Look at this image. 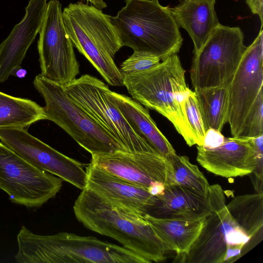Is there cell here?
Masks as SVG:
<instances>
[{"mask_svg": "<svg viewBox=\"0 0 263 263\" xmlns=\"http://www.w3.org/2000/svg\"><path fill=\"white\" fill-rule=\"evenodd\" d=\"M41 75L64 87L80 72L72 43L64 24L58 0L47 3L37 43Z\"/></svg>", "mask_w": 263, "mask_h": 263, "instance_id": "8fae6325", "label": "cell"}, {"mask_svg": "<svg viewBox=\"0 0 263 263\" xmlns=\"http://www.w3.org/2000/svg\"><path fill=\"white\" fill-rule=\"evenodd\" d=\"M108 96L134 130L156 152L165 159L176 154L173 146L158 128L146 107L127 96L110 89Z\"/></svg>", "mask_w": 263, "mask_h": 263, "instance_id": "d6986e66", "label": "cell"}, {"mask_svg": "<svg viewBox=\"0 0 263 263\" xmlns=\"http://www.w3.org/2000/svg\"><path fill=\"white\" fill-rule=\"evenodd\" d=\"M263 85V31L247 47L229 84L228 123L233 137H239L246 117Z\"/></svg>", "mask_w": 263, "mask_h": 263, "instance_id": "4fadbf2b", "label": "cell"}, {"mask_svg": "<svg viewBox=\"0 0 263 263\" xmlns=\"http://www.w3.org/2000/svg\"><path fill=\"white\" fill-rule=\"evenodd\" d=\"M210 213L183 261L224 263L235 261L244 254L250 238L228 210L222 187L210 185L208 195Z\"/></svg>", "mask_w": 263, "mask_h": 263, "instance_id": "52a82bcc", "label": "cell"}, {"mask_svg": "<svg viewBox=\"0 0 263 263\" xmlns=\"http://www.w3.org/2000/svg\"><path fill=\"white\" fill-rule=\"evenodd\" d=\"M182 108L188 126L194 137L195 145H203L207 130L195 91L190 90L183 101Z\"/></svg>", "mask_w": 263, "mask_h": 263, "instance_id": "484cf974", "label": "cell"}, {"mask_svg": "<svg viewBox=\"0 0 263 263\" xmlns=\"http://www.w3.org/2000/svg\"><path fill=\"white\" fill-rule=\"evenodd\" d=\"M26 73V70L22 68L21 66L14 69L12 72L11 75L20 78H22L25 77Z\"/></svg>", "mask_w": 263, "mask_h": 263, "instance_id": "1f68e13d", "label": "cell"}, {"mask_svg": "<svg viewBox=\"0 0 263 263\" xmlns=\"http://www.w3.org/2000/svg\"><path fill=\"white\" fill-rule=\"evenodd\" d=\"M216 0H183L170 8L179 26L185 29L198 52L215 28L220 24L215 10Z\"/></svg>", "mask_w": 263, "mask_h": 263, "instance_id": "ac0fdd59", "label": "cell"}, {"mask_svg": "<svg viewBox=\"0 0 263 263\" xmlns=\"http://www.w3.org/2000/svg\"><path fill=\"white\" fill-rule=\"evenodd\" d=\"M64 88L72 100L118 141L127 152H157L132 128L109 98V88L103 81L86 74Z\"/></svg>", "mask_w": 263, "mask_h": 263, "instance_id": "9c48e42d", "label": "cell"}, {"mask_svg": "<svg viewBox=\"0 0 263 263\" xmlns=\"http://www.w3.org/2000/svg\"><path fill=\"white\" fill-rule=\"evenodd\" d=\"M86 187L115 203L144 216L150 215L157 197L147 188L114 175L91 163L86 167Z\"/></svg>", "mask_w": 263, "mask_h": 263, "instance_id": "2e32d148", "label": "cell"}, {"mask_svg": "<svg viewBox=\"0 0 263 263\" xmlns=\"http://www.w3.org/2000/svg\"><path fill=\"white\" fill-rule=\"evenodd\" d=\"M90 3L92 5L100 10L106 7V3L103 0H83Z\"/></svg>", "mask_w": 263, "mask_h": 263, "instance_id": "4dcf8cb0", "label": "cell"}, {"mask_svg": "<svg viewBox=\"0 0 263 263\" xmlns=\"http://www.w3.org/2000/svg\"><path fill=\"white\" fill-rule=\"evenodd\" d=\"M239 27L219 24L194 53L190 77L194 91L229 85L247 48Z\"/></svg>", "mask_w": 263, "mask_h": 263, "instance_id": "ba28073f", "label": "cell"}, {"mask_svg": "<svg viewBox=\"0 0 263 263\" xmlns=\"http://www.w3.org/2000/svg\"><path fill=\"white\" fill-rule=\"evenodd\" d=\"M156 196V204L149 215L156 218L203 217L211 212L208 197L180 185L167 183L163 194Z\"/></svg>", "mask_w": 263, "mask_h": 263, "instance_id": "ffe728a7", "label": "cell"}, {"mask_svg": "<svg viewBox=\"0 0 263 263\" xmlns=\"http://www.w3.org/2000/svg\"><path fill=\"white\" fill-rule=\"evenodd\" d=\"M252 12L259 16L261 22V28L262 27L263 0H246Z\"/></svg>", "mask_w": 263, "mask_h": 263, "instance_id": "f546056e", "label": "cell"}, {"mask_svg": "<svg viewBox=\"0 0 263 263\" xmlns=\"http://www.w3.org/2000/svg\"><path fill=\"white\" fill-rule=\"evenodd\" d=\"M42 120L46 116L35 102L0 91V128H26Z\"/></svg>", "mask_w": 263, "mask_h": 263, "instance_id": "603a6c76", "label": "cell"}, {"mask_svg": "<svg viewBox=\"0 0 263 263\" xmlns=\"http://www.w3.org/2000/svg\"><path fill=\"white\" fill-rule=\"evenodd\" d=\"M62 179L25 160L0 142V189L13 203L37 209L55 197Z\"/></svg>", "mask_w": 263, "mask_h": 263, "instance_id": "30bf717a", "label": "cell"}, {"mask_svg": "<svg viewBox=\"0 0 263 263\" xmlns=\"http://www.w3.org/2000/svg\"><path fill=\"white\" fill-rule=\"evenodd\" d=\"M263 90L250 108L239 137L251 138L263 135Z\"/></svg>", "mask_w": 263, "mask_h": 263, "instance_id": "4316f807", "label": "cell"}, {"mask_svg": "<svg viewBox=\"0 0 263 263\" xmlns=\"http://www.w3.org/2000/svg\"><path fill=\"white\" fill-rule=\"evenodd\" d=\"M33 84L45 101V106L43 108L47 120L61 127L91 155L126 151L72 100L63 86L41 73L35 76Z\"/></svg>", "mask_w": 263, "mask_h": 263, "instance_id": "8992f818", "label": "cell"}, {"mask_svg": "<svg viewBox=\"0 0 263 263\" xmlns=\"http://www.w3.org/2000/svg\"><path fill=\"white\" fill-rule=\"evenodd\" d=\"M226 206L238 226L250 238L246 253L262 239L263 194L237 196Z\"/></svg>", "mask_w": 263, "mask_h": 263, "instance_id": "7402d4cb", "label": "cell"}, {"mask_svg": "<svg viewBox=\"0 0 263 263\" xmlns=\"http://www.w3.org/2000/svg\"><path fill=\"white\" fill-rule=\"evenodd\" d=\"M91 163L128 181L148 189L168 183L169 164L157 152H115L91 155Z\"/></svg>", "mask_w": 263, "mask_h": 263, "instance_id": "9a60e30c", "label": "cell"}, {"mask_svg": "<svg viewBox=\"0 0 263 263\" xmlns=\"http://www.w3.org/2000/svg\"><path fill=\"white\" fill-rule=\"evenodd\" d=\"M177 54L143 71L123 75V85L132 98L169 120L189 146L195 145L182 108L191 90Z\"/></svg>", "mask_w": 263, "mask_h": 263, "instance_id": "277c9868", "label": "cell"}, {"mask_svg": "<svg viewBox=\"0 0 263 263\" xmlns=\"http://www.w3.org/2000/svg\"><path fill=\"white\" fill-rule=\"evenodd\" d=\"M20 263H148L136 253L92 236L35 234L23 226L17 235Z\"/></svg>", "mask_w": 263, "mask_h": 263, "instance_id": "7a4b0ae2", "label": "cell"}, {"mask_svg": "<svg viewBox=\"0 0 263 263\" xmlns=\"http://www.w3.org/2000/svg\"><path fill=\"white\" fill-rule=\"evenodd\" d=\"M169 164L168 183L191 189L208 197L210 184L198 166L186 156L176 154L166 158Z\"/></svg>", "mask_w": 263, "mask_h": 263, "instance_id": "d4e9b609", "label": "cell"}, {"mask_svg": "<svg viewBox=\"0 0 263 263\" xmlns=\"http://www.w3.org/2000/svg\"><path fill=\"white\" fill-rule=\"evenodd\" d=\"M160 61V58L154 54L134 51L122 62L119 69L123 76L138 73L156 66Z\"/></svg>", "mask_w": 263, "mask_h": 263, "instance_id": "83f0119b", "label": "cell"}, {"mask_svg": "<svg viewBox=\"0 0 263 263\" xmlns=\"http://www.w3.org/2000/svg\"><path fill=\"white\" fill-rule=\"evenodd\" d=\"M0 140L33 166L81 190L86 187L87 174L82 163L31 135L26 128H0Z\"/></svg>", "mask_w": 263, "mask_h": 263, "instance_id": "7c38bea8", "label": "cell"}, {"mask_svg": "<svg viewBox=\"0 0 263 263\" xmlns=\"http://www.w3.org/2000/svg\"><path fill=\"white\" fill-rule=\"evenodd\" d=\"M225 138L221 132L210 128L205 133L202 146L207 148H215L223 143Z\"/></svg>", "mask_w": 263, "mask_h": 263, "instance_id": "f1b7e54d", "label": "cell"}, {"mask_svg": "<svg viewBox=\"0 0 263 263\" xmlns=\"http://www.w3.org/2000/svg\"><path fill=\"white\" fill-rule=\"evenodd\" d=\"M144 217L162 240L168 251L175 252L182 259L199 236L206 216L161 218L145 215Z\"/></svg>", "mask_w": 263, "mask_h": 263, "instance_id": "44dd1931", "label": "cell"}, {"mask_svg": "<svg viewBox=\"0 0 263 263\" xmlns=\"http://www.w3.org/2000/svg\"><path fill=\"white\" fill-rule=\"evenodd\" d=\"M47 0H29L25 14L0 44V83L21 66L27 51L41 29Z\"/></svg>", "mask_w": 263, "mask_h": 263, "instance_id": "e0dca14e", "label": "cell"}, {"mask_svg": "<svg viewBox=\"0 0 263 263\" xmlns=\"http://www.w3.org/2000/svg\"><path fill=\"white\" fill-rule=\"evenodd\" d=\"M76 218L88 229L111 237L148 263L166 258L168 250L144 216L86 187L75 201Z\"/></svg>", "mask_w": 263, "mask_h": 263, "instance_id": "6da1fadb", "label": "cell"}, {"mask_svg": "<svg viewBox=\"0 0 263 263\" xmlns=\"http://www.w3.org/2000/svg\"><path fill=\"white\" fill-rule=\"evenodd\" d=\"M229 85L195 91L203 122L208 130L212 128L219 132L228 123Z\"/></svg>", "mask_w": 263, "mask_h": 263, "instance_id": "cb8c5ba5", "label": "cell"}, {"mask_svg": "<svg viewBox=\"0 0 263 263\" xmlns=\"http://www.w3.org/2000/svg\"><path fill=\"white\" fill-rule=\"evenodd\" d=\"M62 16L73 46L108 84L124 86L123 76L114 60L122 46L111 16L82 2L70 4Z\"/></svg>", "mask_w": 263, "mask_h": 263, "instance_id": "5b68a950", "label": "cell"}, {"mask_svg": "<svg viewBox=\"0 0 263 263\" xmlns=\"http://www.w3.org/2000/svg\"><path fill=\"white\" fill-rule=\"evenodd\" d=\"M111 16L121 45L134 51L154 54L163 60L177 54L183 39L170 7L159 0H125Z\"/></svg>", "mask_w": 263, "mask_h": 263, "instance_id": "3957f363", "label": "cell"}, {"mask_svg": "<svg viewBox=\"0 0 263 263\" xmlns=\"http://www.w3.org/2000/svg\"><path fill=\"white\" fill-rule=\"evenodd\" d=\"M197 161L205 169L226 178L251 174L255 167L262 168L263 143L252 144L250 138H225L218 147L197 146Z\"/></svg>", "mask_w": 263, "mask_h": 263, "instance_id": "5bb4252c", "label": "cell"}]
</instances>
